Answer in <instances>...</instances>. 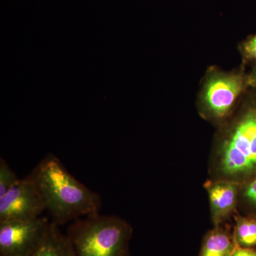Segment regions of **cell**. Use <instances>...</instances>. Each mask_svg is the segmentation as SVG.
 Wrapping results in <instances>:
<instances>
[{"mask_svg":"<svg viewBox=\"0 0 256 256\" xmlns=\"http://www.w3.org/2000/svg\"><path fill=\"white\" fill-rule=\"evenodd\" d=\"M28 256H73L65 234L60 226L52 222L50 230L43 242Z\"/></svg>","mask_w":256,"mask_h":256,"instance_id":"cell-9","label":"cell"},{"mask_svg":"<svg viewBox=\"0 0 256 256\" xmlns=\"http://www.w3.org/2000/svg\"><path fill=\"white\" fill-rule=\"evenodd\" d=\"M132 232L124 218L96 214L74 220L65 235L73 256H130Z\"/></svg>","mask_w":256,"mask_h":256,"instance_id":"cell-3","label":"cell"},{"mask_svg":"<svg viewBox=\"0 0 256 256\" xmlns=\"http://www.w3.org/2000/svg\"><path fill=\"white\" fill-rule=\"evenodd\" d=\"M236 245L230 226H214L204 237L198 256H232Z\"/></svg>","mask_w":256,"mask_h":256,"instance_id":"cell-8","label":"cell"},{"mask_svg":"<svg viewBox=\"0 0 256 256\" xmlns=\"http://www.w3.org/2000/svg\"><path fill=\"white\" fill-rule=\"evenodd\" d=\"M234 240L238 246L256 247V217L237 212L234 216Z\"/></svg>","mask_w":256,"mask_h":256,"instance_id":"cell-10","label":"cell"},{"mask_svg":"<svg viewBox=\"0 0 256 256\" xmlns=\"http://www.w3.org/2000/svg\"><path fill=\"white\" fill-rule=\"evenodd\" d=\"M232 256H256L255 248H244L236 245Z\"/></svg>","mask_w":256,"mask_h":256,"instance_id":"cell-14","label":"cell"},{"mask_svg":"<svg viewBox=\"0 0 256 256\" xmlns=\"http://www.w3.org/2000/svg\"><path fill=\"white\" fill-rule=\"evenodd\" d=\"M238 212L256 217V176L242 184Z\"/></svg>","mask_w":256,"mask_h":256,"instance_id":"cell-11","label":"cell"},{"mask_svg":"<svg viewBox=\"0 0 256 256\" xmlns=\"http://www.w3.org/2000/svg\"><path fill=\"white\" fill-rule=\"evenodd\" d=\"M250 88L256 92V66L252 67V70L248 72Z\"/></svg>","mask_w":256,"mask_h":256,"instance_id":"cell-15","label":"cell"},{"mask_svg":"<svg viewBox=\"0 0 256 256\" xmlns=\"http://www.w3.org/2000/svg\"><path fill=\"white\" fill-rule=\"evenodd\" d=\"M20 180L14 170L10 168L6 160L0 159V197L11 190Z\"/></svg>","mask_w":256,"mask_h":256,"instance_id":"cell-12","label":"cell"},{"mask_svg":"<svg viewBox=\"0 0 256 256\" xmlns=\"http://www.w3.org/2000/svg\"><path fill=\"white\" fill-rule=\"evenodd\" d=\"M250 89L248 74L244 65L230 70L208 67L202 79L196 109L202 119L220 127L236 112Z\"/></svg>","mask_w":256,"mask_h":256,"instance_id":"cell-4","label":"cell"},{"mask_svg":"<svg viewBox=\"0 0 256 256\" xmlns=\"http://www.w3.org/2000/svg\"><path fill=\"white\" fill-rule=\"evenodd\" d=\"M52 224L46 217L0 222V256H28L43 242Z\"/></svg>","mask_w":256,"mask_h":256,"instance_id":"cell-5","label":"cell"},{"mask_svg":"<svg viewBox=\"0 0 256 256\" xmlns=\"http://www.w3.org/2000/svg\"><path fill=\"white\" fill-rule=\"evenodd\" d=\"M238 50L242 58V64L256 66V34L247 37L238 44Z\"/></svg>","mask_w":256,"mask_h":256,"instance_id":"cell-13","label":"cell"},{"mask_svg":"<svg viewBox=\"0 0 256 256\" xmlns=\"http://www.w3.org/2000/svg\"><path fill=\"white\" fill-rule=\"evenodd\" d=\"M242 184L228 180L208 178L204 188L208 195L214 226L224 225L238 212Z\"/></svg>","mask_w":256,"mask_h":256,"instance_id":"cell-7","label":"cell"},{"mask_svg":"<svg viewBox=\"0 0 256 256\" xmlns=\"http://www.w3.org/2000/svg\"><path fill=\"white\" fill-rule=\"evenodd\" d=\"M210 178L240 184L256 176V92L249 89L233 116L216 128Z\"/></svg>","mask_w":256,"mask_h":256,"instance_id":"cell-1","label":"cell"},{"mask_svg":"<svg viewBox=\"0 0 256 256\" xmlns=\"http://www.w3.org/2000/svg\"><path fill=\"white\" fill-rule=\"evenodd\" d=\"M28 176L40 192L54 224L64 225L100 213V195L70 174L54 154L44 156Z\"/></svg>","mask_w":256,"mask_h":256,"instance_id":"cell-2","label":"cell"},{"mask_svg":"<svg viewBox=\"0 0 256 256\" xmlns=\"http://www.w3.org/2000/svg\"><path fill=\"white\" fill-rule=\"evenodd\" d=\"M46 210L44 202L28 176L20 178L4 196L0 197V222L34 220Z\"/></svg>","mask_w":256,"mask_h":256,"instance_id":"cell-6","label":"cell"}]
</instances>
